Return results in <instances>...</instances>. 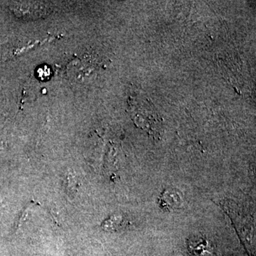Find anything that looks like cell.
Instances as JSON below:
<instances>
[{
  "instance_id": "obj_1",
  "label": "cell",
  "mask_w": 256,
  "mask_h": 256,
  "mask_svg": "<svg viewBox=\"0 0 256 256\" xmlns=\"http://www.w3.org/2000/svg\"><path fill=\"white\" fill-rule=\"evenodd\" d=\"M188 250L193 256H214V248L206 238L193 236L188 239Z\"/></svg>"
},
{
  "instance_id": "obj_2",
  "label": "cell",
  "mask_w": 256,
  "mask_h": 256,
  "mask_svg": "<svg viewBox=\"0 0 256 256\" xmlns=\"http://www.w3.org/2000/svg\"><path fill=\"white\" fill-rule=\"evenodd\" d=\"M160 206L165 210L178 208L182 203V194L175 188H168L162 193L159 200Z\"/></svg>"
},
{
  "instance_id": "obj_3",
  "label": "cell",
  "mask_w": 256,
  "mask_h": 256,
  "mask_svg": "<svg viewBox=\"0 0 256 256\" xmlns=\"http://www.w3.org/2000/svg\"><path fill=\"white\" fill-rule=\"evenodd\" d=\"M124 222L122 216L112 215L102 224V227L104 230L114 232L120 228L124 225Z\"/></svg>"
}]
</instances>
